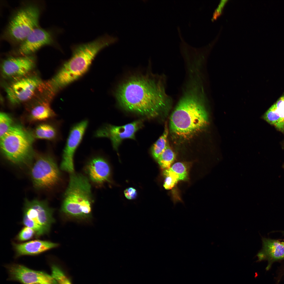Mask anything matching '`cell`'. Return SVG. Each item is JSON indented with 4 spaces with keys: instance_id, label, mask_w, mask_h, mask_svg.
Wrapping results in <instances>:
<instances>
[{
    "instance_id": "obj_1",
    "label": "cell",
    "mask_w": 284,
    "mask_h": 284,
    "mask_svg": "<svg viewBox=\"0 0 284 284\" xmlns=\"http://www.w3.org/2000/svg\"><path fill=\"white\" fill-rule=\"evenodd\" d=\"M149 75H132L118 87L115 97L126 111L151 118L168 109L170 100L162 82Z\"/></svg>"
},
{
    "instance_id": "obj_2",
    "label": "cell",
    "mask_w": 284,
    "mask_h": 284,
    "mask_svg": "<svg viewBox=\"0 0 284 284\" xmlns=\"http://www.w3.org/2000/svg\"><path fill=\"white\" fill-rule=\"evenodd\" d=\"M200 95L195 89L187 92L171 114L169 128L174 137L183 140L189 139L207 125V113Z\"/></svg>"
},
{
    "instance_id": "obj_3",
    "label": "cell",
    "mask_w": 284,
    "mask_h": 284,
    "mask_svg": "<svg viewBox=\"0 0 284 284\" xmlns=\"http://www.w3.org/2000/svg\"><path fill=\"white\" fill-rule=\"evenodd\" d=\"M108 45L107 40L103 36L90 42L72 45L71 57L49 82L53 93L57 92L84 75L97 54Z\"/></svg>"
},
{
    "instance_id": "obj_4",
    "label": "cell",
    "mask_w": 284,
    "mask_h": 284,
    "mask_svg": "<svg viewBox=\"0 0 284 284\" xmlns=\"http://www.w3.org/2000/svg\"><path fill=\"white\" fill-rule=\"evenodd\" d=\"M71 174L64 194L61 211L68 217L78 220L90 219L93 201L90 183L82 175Z\"/></svg>"
},
{
    "instance_id": "obj_5",
    "label": "cell",
    "mask_w": 284,
    "mask_h": 284,
    "mask_svg": "<svg viewBox=\"0 0 284 284\" xmlns=\"http://www.w3.org/2000/svg\"><path fill=\"white\" fill-rule=\"evenodd\" d=\"M40 13V7L34 3L20 6L9 19L2 39L13 44H19L33 30L39 27Z\"/></svg>"
},
{
    "instance_id": "obj_6",
    "label": "cell",
    "mask_w": 284,
    "mask_h": 284,
    "mask_svg": "<svg viewBox=\"0 0 284 284\" xmlns=\"http://www.w3.org/2000/svg\"><path fill=\"white\" fill-rule=\"evenodd\" d=\"M32 135L21 126H12L0 138L1 150L5 156L17 165L27 164L32 159Z\"/></svg>"
},
{
    "instance_id": "obj_7",
    "label": "cell",
    "mask_w": 284,
    "mask_h": 284,
    "mask_svg": "<svg viewBox=\"0 0 284 284\" xmlns=\"http://www.w3.org/2000/svg\"><path fill=\"white\" fill-rule=\"evenodd\" d=\"M30 175L34 186L38 189L52 187L58 182L60 176L54 160L47 155L37 157L31 168Z\"/></svg>"
},
{
    "instance_id": "obj_8",
    "label": "cell",
    "mask_w": 284,
    "mask_h": 284,
    "mask_svg": "<svg viewBox=\"0 0 284 284\" xmlns=\"http://www.w3.org/2000/svg\"><path fill=\"white\" fill-rule=\"evenodd\" d=\"M88 121L84 119L74 124L70 130L63 150L60 168L70 174L74 173V158L88 127Z\"/></svg>"
},
{
    "instance_id": "obj_9",
    "label": "cell",
    "mask_w": 284,
    "mask_h": 284,
    "mask_svg": "<svg viewBox=\"0 0 284 284\" xmlns=\"http://www.w3.org/2000/svg\"><path fill=\"white\" fill-rule=\"evenodd\" d=\"M41 83L39 78L34 76L16 79L5 88L7 98L13 104L25 102L33 96Z\"/></svg>"
},
{
    "instance_id": "obj_10",
    "label": "cell",
    "mask_w": 284,
    "mask_h": 284,
    "mask_svg": "<svg viewBox=\"0 0 284 284\" xmlns=\"http://www.w3.org/2000/svg\"><path fill=\"white\" fill-rule=\"evenodd\" d=\"M143 126L141 120L121 126L107 124L101 126L95 131L96 138L105 137L111 140L113 148L117 150L122 141L126 139H135V134Z\"/></svg>"
},
{
    "instance_id": "obj_11",
    "label": "cell",
    "mask_w": 284,
    "mask_h": 284,
    "mask_svg": "<svg viewBox=\"0 0 284 284\" xmlns=\"http://www.w3.org/2000/svg\"><path fill=\"white\" fill-rule=\"evenodd\" d=\"M23 212V215L42 227L47 234L55 221L53 216V210L46 201L26 199Z\"/></svg>"
},
{
    "instance_id": "obj_12",
    "label": "cell",
    "mask_w": 284,
    "mask_h": 284,
    "mask_svg": "<svg viewBox=\"0 0 284 284\" xmlns=\"http://www.w3.org/2000/svg\"><path fill=\"white\" fill-rule=\"evenodd\" d=\"M55 43L52 31L38 27L33 30L18 45L16 51L22 56L30 55L42 47L52 45Z\"/></svg>"
},
{
    "instance_id": "obj_13",
    "label": "cell",
    "mask_w": 284,
    "mask_h": 284,
    "mask_svg": "<svg viewBox=\"0 0 284 284\" xmlns=\"http://www.w3.org/2000/svg\"><path fill=\"white\" fill-rule=\"evenodd\" d=\"M34 65V59L31 56L9 57L2 63V74L6 78L18 79L24 77L29 73Z\"/></svg>"
},
{
    "instance_id": "obj_14",
    "label": "cell",
    "mask_w": 284,
    "mask_h": 284,
    "mask_svg": "<svg viewBox=\"0 0 284 284\" xmlns=\"http://www.w3.org/2000/svg\"><path fill=\"white\" fill-rule=\"evenodd\" d=\"M9 271L11 277L23 284H58L52 276L43 272L30 269L24 266L15 265Z\"/></svg>"
},
{
    "instance_id": "obj_15",
    "label": "cell",
    "mask_w": 284,
    "mask_h": 284,
    "mask_svg": "<svg viewBox=\"0 0 284 284\" xmlns=\"http://www.w3.org/2000/svg\"><path fill=\"white\" fill-rule=\"evenodd\" d=\"M262 248L256 255L257 261L267 260L268 270L273 262L284 259V242L265 238H262Z\"/></svg>"
},
{
    "instance_id": "obj_16",
    "label": "cell",
    "mask_w": 284,
    "mask_h": 284,
    "mask_svg": "<svg viewBox=\"0 0 284 284\" xmlns=\"http://www.w3.org/2000/svg\"><path fill=\"white\" fill-rule=\"evenodd\" d=\"M87 172L93 182L101 184L108 180L110 174V169L107 162L100 156L93 158L87 166Z\"/></svg>"
},
{
    "instance_id": "obj_17",
    "label": "cell",
    "mask_w": 284,
    "mask_h": 284,
    "mask_svg": "<svg viewBox=\"0 0 284 284\" xmlns=\"http://www.w3.org/2000/svg\"><path fill=\"white\" fill-rule=\"evenodd\" d=\"M17 256L39 254L57 247V243L47 241L35 240L21 244H13Z\"/></svg>"
},
{
    "instance_id": "obj_18",
    "label": "cell",
    "mask_w": 284,
    "mask_h": 284,
    "mask_svg": "<svg viewBox=\"0 0 284 284\" xmlns=\"http://www.w3.org/2000/svg\"><path fill=\"white\" fill-rule=\"evenodd\" d=\"M49 103L43 101L37 104L31 109L29 114L30 119L33 121L46 120L55 116Z\"/></svg>"
},
{
    "instance_id": "obj_19",
    "label": "cell",
    "mask_w": 284,
    "mask_h": 284,
    "mask_svg": "<svg viewBox=\"0 0 284 284\" xmlns=\"http://www.w3.org/2000/svg\"><path fill=\"white\" fill-rule=\"evenodd\" d=\"M58 132L54 126L47 124L39 125L34 131L35 137L38 139L53 140L58 136Z\"/></svg>"
},
{
    "instance_id": "obj_20",
    "label": "cell",
    "mask_w": 284,
    "mask_h": 284,
    "mask_svg": "<svg viewBox=\"0 0 284 284\" xmlns=\"http://www.w3.org/2000/svg\"><path fill=\"white\" fill-rule=\"evenodd\" d=\"M169 130L167 122H166L164 132L152 146L151 150L153 157L157 160L159 156L165 149L167 143V139Z\"/></svg>"
},
{
    "instance_id": "obj_21",
    "label": "cell",
    "mask_w": 284,
    "mask_h": 284,
    "mask_svg": "<svg viewBox=\"0 0 284 284\" xmlns=\"http://www.w3.org/2000/svg\"><path fill=\"white\" fill-rule=\"evenodd\" d=\"M175 157V153L168 143L164 150L159 156L157 160L158 163L163 169H169L174 161Z\"/></svg>"
},
{
    "instance_id": "obj_22",
    "label": "cell",
    "mask_w": 284,
    "mask_h": 284,
    "mask_svg": "<svg viewBox=\"0 0 284 284\" xmlns=\"http://www.w3.org/2000/svg\"><path fill=\"white\" fill-rule=\"evenodd\" d=\"M164 171L175 176L179 181L184 180L187 178L186 167L183 163L181 162L175 163L169 169Z\"/></svg>"
},
{
    "instance_id": "obj_23",
    "label": "cell",
    "mask_w": 284,
    "mask_h": 284,
    "mask_svg": "<svg viewBox=\"0 0 284 284\" xmlns=\"http://www.w3.org/2000/svg\"><path fill=\"white\" fill-rule=\"evenodd\" d=\"M263 118L269 123L276 127L280 118L275 103L266 112Z\"/></svg>"
},
{
    "instance_id": "obj_24",
    "label": "cell",
    "mask_w": 284,
    "mask_h": 284,
    "mask_svg": "<svg viewBox=\"0 0 284 284\" xmlns=\"http://www.w3.org/2000/svg\"><path fill=\"white\" fill-rule=\"evenodd\" d=\"M279 116V120L276 127L284 133V96L280 97L275 103Z\"/></svg>"
},
{
    "instance_id": "obj_25",
    "label": "cell",
    "mask_w": 284,
    "mask_h": 284,
    "mask_svg": "<svg viewBox=\"0 0 284 284\" xmlns=\"http://www.w3.org/2000/svg\"><path fill=\"white\" fill-rule=\"evenodd\" d=\"M12 120L11 117L4 112L0 114V137L3 136L13 126Z\"/></svg>"
},
{
    "instance_id": "obj_26",
    "label": "cell",
    "mask_w": 284,
    "mask_h": 284,
    "mask_svg": "<svg viewBox=\"0 0 284 284\" xmlns=\"http://www.w3.org/2000/svg\"><path fill=\"white\" fill-rule=\"evenodd\" d=\"M52 271L51 276L58 284H72L65 273L57 266L53 265L52 267Z\"/></svg>"
},
{
    "instance_id": "obj_27",
    "label": "cell",
    "mask_w": 284,
    "mask_h": 284,
    "mask_svg": "<svg viewBox=\"0 0 284 284\" xmlns=\"http://www.w3.org/2000/svg\"><path fill=\"white\" fill-rule=\"evenodd\" d=\"M34 234L35 235V232L33 229L26 226L20 232L17 236V239L20 241H26L32 238Z\"/></svg>"
},
{
    "instance_id": "obj_28",
    "label": "cell",
    "mask_w": 284,
    "mask_h": 284,
    "mask_svg": "<svg viewBox=\"0 0 284 284\" xmlns=\"http://www.w3.org/2000/svg\"><path fill=\"white\" fill-rule=\"evenodd\" d=\"M163 174L165 177L164 187L166 189H171L179 181L175 176L164 171Z\"/></svg>"
},
{
    "instance_id": "obj_29",
    "label": "cell",
    "mask_w": 284,
    "mask_h": 284,
    "mask_svg": "<svg viewBox=\"0 0 284 284\" xmlns=\"http://www.w3.org/2000/svg\"><path fill=\"white\" fill-rule=\"evenodd\" d=\"M124 194L126 198L128 199L132 200L136 197L137 193L136 189L133 187H130L124 190Z\"/></svg>"
},
{
    "instance_id": "obj_30",
    "label": "cell",
    "mask_w": 284,
    "mask_h": 284,
    "mask_svg": "<svg viewBox=\"0 0 284 284\" xmlns=\"http://www.w3.org/2000/svg\"><path fill=\"white\" fill-rule=\"evenodd\" d=\"M39 284V283H34V284Z\"/></svg>"
},
{
    "instance_id": "obj_31",
    "label": "cell",
    "mask_w": 284,
    "mask_h": 284,
    "mask_svg": "<svg viewBox=\"0 0 284 284\" xmlns=\"http://www.w3.org/2000/svg\"><path fill=\"white\" fill-rule=\"evenodd\" d=\"M283 168L284 169V165L283 166Z\"/></svg>"
}]
</instances>
